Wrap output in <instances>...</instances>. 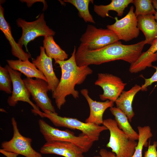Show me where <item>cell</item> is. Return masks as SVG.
I'll list each match as a JSON object with an SVG mask.
<instances>
[{
	"instance_id": "obj_23",
	"label": "cell",
	"mask_w": 157,
	"mask_h": 157,
	"mask_svg": "<svg viewBox=\"0 0 157 157\" xmlns=\"http://www.w3.org/2000/svg\"><path fill=\"white\" fill-rule=\"evenodd\" d=\"M43 45L47 56L53 59L55 61H64L68 58V54L56 43L53 36L44 37Z\"/></svg>"
},
{
	"instance_id": "obj_21",
	"label": "cell",
	"mask_w": 157,
	"mask_h": 157,
	"mask_svg": "<svg viewBox=\"0 0 157 157\" xmlns=\"http://www.w3.org/2000/svg\"><path fill=\"white\" fill-rule=\"evenodd\" d=\"M133 0H112L111 2L106 5H94V10L99 16L105 18L109 16V12L114 11L117 13V15L122 16L125 8L130 3H132Z\"/></svg>"
},
{
	"instance_id": "obj_28",
	"label": "cell",
	"mask_w": 157,
	"mask_h": 157,
	"mask_svg": "<svg viewBox=\"0 0 157 157\" xmlns=\"http://www.w3.org/2000/svg\"><path fill=\"white\" fill-rule=\"evenodd\" d=\"M153 67L156 69V71L151 76L148 78H144L145 80V83L141 87V90L146 91L147 90V87L151 85L155 82H157V67L153 66Z\"/></svg>"
},
{
	"instance_id": "obj_7",
	"label": "cell",
	"mask_w": 157,
	"mask_h": 157,
	"mask_svg": "<svg viewBox=\"0 0 157 157\" xmlns=\"http://www.w3.org/2000/svg\"><path fill=\"white\" fill-rule=\"evenodd\" d=\"M119 40L111 30L108 28H97L89 24L80 39L81 43L90 50L101 48Z\"/></svg>"
},
{
	"instance_id": "obj_1",
	"label": "cell",
	"mask_w": 157,
	"mask_h": 157,
	"mask_svg": "<svg viewBox=\"0 0 157 157\" xmlns=\"http://www.w3.org/2000/svg\"><path fill=\"white\" fill-rule=\"evenodd\" d=\"M145 44L144 40L130 45L123 44L119 41L101 48L90 50L81 44L75 53L76 60L80 67L99 65L118 60L131 65L141 56Z\"/></svg>"
},
{
	"instance_id": "obj_29",
	"label": "cell",
	"mask_w": 157,
	"mask_h": 157,
	"mask_svg": "<svg viewBox=\"0 0 157 157\" xmlns=\"http://www.w3.org/2000/svg\"><path fill=\"white\" fill-rule=\"evenodd\" d=\"M157 142L154 141L153 144L148 146L147 151H145L144 157H157Z\"/></svg>"
},
{
	"instance_id": "obj_20",
	"label": "cell",
	"mask_w": 157,
	"mask_h": 157,
	"mask_svg": "<svg viewBox=\"0 0 157 157\" xmlns=\"http://www.w3.org/2000/svg\"><path fill=\"white\" fill-rule=\"evenodd\" d=\"M6 61L10 67L23 74L26 77L40 78L47 82L42 73L29 60L23 61L19 59L7 60Z\"/></svg>"
},
{
	"instance_id": "obj_3",
	"label": "cell",
	"mask_w": 157,
	"mask_h": 157,
	"mask_svg": "<svg viewBox=\"0 0 157 157\" xmlns=\"http://www.w3.org/2000/svg\"><path fill=\"white\" fill-rule=\"evenodd\" d=\"M39 115L49 119L56 126L79 130L93 142L99 140L101 132L108 130L103 125L83 122L76 118L61 117L58 115L56 113L48 110L44 112L41 111Z\"/></svg>"
},
{
	"instance_id": "obj_26",
	"label": "cell",
	"mask_w": 157,
	"mask_h": 157,
	"mask_svg": "<svg viewBox=\"0 0 157 157\" xmlns=\"http://www.w3.org/2000/svg\"><path fill=\"white\" fill-rule=\"evenodd\" d=\"M132 3L135 7L134 13L137 17L140 15H154L156 13L151 0H133Z\"/></svg>"
},
{
	"instance_id": "obj_32",
	"label": "cell",
	"mask_w": 157,
	"mask_h": 157,
	"mask_svg": "<svg viewBox=\"0 0 157 157\" xmlns=\"http://www.w3.org/2000/svg\"><path fill=\"white\" fill-rule=\"evenodd\" d=\"M152 2L154 7L156 9V13L154 16L155 20L157 22V0H153Z\"/></svg>"
},
{
	"instance_id": "obj_18",
	"label": "cell",
	"mask_w": 157,
	"mask_h": 157,
	"mask_svg": "<svg viewBox=\"0 0 157 157\" xmlns=\"http://www.w3.org/2000/svg\"><path fill=\"white\" fill-rule=\"evenodd\" d=\"M141 90V87L136 84L129 90H123L115 102L116 107L126 115L130 122L131 121L135 115L132 106L134 98L136 93Z\"/></svg>"
},
{
	"instance_id": "obj_2",
	"label": "cell",
	"mask_w": 157,
	"mask_h": 157,
	"mask_svg": "<svg viewBox=\"0 0 157 157\" xmlns=\"http://www.w3.org/2000/svg\"><path fill=\"white\" fill-rule=\"evenodd\" d=\"M74 47L70 57L64 61H55L61 68V75L59 84L52 92V97L55 99L57 108L60 109L66 102V98L72 95L75 99L79 97V92L75 89L76 85L83 83L88 76L91 74L93 70L88 66L80 67L76 63Z\"/></svg>"
},
{
	"instance_id": "obj_13",
	"label": "cell",
	"mask_w": 157,
	"mask_h": 157,
	"mask_svg": "<svg viewBox=\"0 0 157 157\" xmlns=\"http://www.w3.org/2000/svg\"><path fill=\"white\" fill-rule=\"evenodd\" d=\"M40 152L43 154H55L65 157H84L81 149L68 142L52 141L46 142L41 147Z\"/></svg>"
},
{
	"instance_id": "obj_15",
	"label": "cell",
	"mask_w": 157,
	"mask_h": 157,
	"mask_svg": "<svg viewBox=\"0 0 157 157\" xmlns=\"http://www.w3.org/2000/svg\"><path fill=\"white\" fill-rule=\"evenodd\" d=\"M80 92L86 100L90 110L89 115L85 119V122L99 125L103 124L104 112L108 108L113 107L114 102L108 100L104 102L94 101L89 96L88 91L86 89L81 90Z\"/></svg>"
},
{
	"instance_id": "obj_9",
	"label": "cell",
	"mask_w": 157,
	"mask_h": 157,
	"mask_svg": "<svg viewBox=\"0 0 157 157\" xmlns=\"http://www.w3.org/2000/svg\"><path fill=\"white\" fill-rule=\"evenodd\" d=\"M133 10L134 7L131 6L125 17L120 19L117 17H115V23L106 26L107 28L113 31L117 35L119 40L129 41L137 38L139 35L137 17Z\"/></svg>"
},
{
	"instance_id": "obj_14",
	"label": "cell",
	"mask_w": 157,
	"mask_h": 157,
	"mask_svg": "<svg viewBox=\"0 0 157 157\" xmlns=\"http://www.w3.org/2000/svg\"><path fill=\"white\" fill-rule=\"evenodd\" d=\"M39 55L35 59L32 60V63L41 71L46 78L49 91L52 93L57 87L60 80L57 77L53 70L52 58L46 55L44 48L40 47Z\"/></svg>"
},
{
	"instance_id": "obj_4",
	"label": "cell",
	"mask_w": 157,
	"mask_h": 157,
	"mask_svg": "<svg viewBox=\"0 0 157 157\" xmlns=\"http://www.w3.org/2000/svg\"><path fill=\"white\" fill-rule=\"evenodd\" d=\"M103 125L108 130L110 137L106 147L111 149L117 157H131L133 155L138 142L130 138L118 127L115 119L104 120Z\"/></svg>"
},
{
	"instance_id": "obj_27",
	"label": "cell",
	"mask_w": 157,
	"mask_h": 157,
	"mask_svg": "<svg viewBox=\"0 0 157 157\" xmlns=\"http://www.w3.org/2000/svg\"><path fill=\"white\" fill-rule=\"evenodd\" d=\"M12 81L8 71L6 67L0 66V90L6 93H12Z\"/></svg>"
},
{
	"instance_id": "obj_5",
	"label": "cell",
	"mask_w": 157,
	"mask_h": 157,
	"mask_svg": "<svg viewBox=\"0 0 157 157\" xmlns=\"http://www.w3.org/2000/svg\"><path fill=\"white\" fill-rule=\"evenodd\" d=\"M40 130L46 142L61 141L72 143L80 148L83 152H88L93 142L82 133L76 135L68 129L62 130L55 128L47 124L44 120H38Z\"/></svg>"
},
{
	"instance_id": "obj_31",
	"label": "cell",
	"mask_w": 157,
	"mask_h": 157,
	"mask_svg": "<svg viewBox=\"0 0 157 157\" xmlns=\"http://www.w3.org/2000/svg\"><path fill=\"white\" fill-rule=\"evenodd\" d=\"M22 2H25L26 3L27 6L30 7L35 2H44V0H20Z\"/></svg>"
},
{
	"instance_id": "obj_22",
	"label": "cell",
	"mask_w": 157,
	"mask_h": 157,
	"mask_svg": "<svg viewBox=\"0 0 157 157\" xmlns=\"http://www.w3.org/2000/svg\"><path fill=\"white\" fill-rule=\"evenodd\" d=\"M110 110L115 117V120L119 128L122 130L130 138L138 140L139 134L132 128L126 115L120 109L112 107Z\"/></svg>"
},
{
	"instance_id": "obj_25",
	"label": "cell",
	"mask_w": 157,
	"mask_h": 157,
	"mask_svg": "<svg viewBox=\"0 0 157 157\" xmlns=\"http://www.w3.org/2000/svg\"><path fill=\"white\" fill-rule=\"evenodd\" d=\"M65 2L72 4L78 10L81 17L86 22L95 23L93 17L90 14L88 9L90 3L93 2L90 0H65Z\"/></svg>"
},
{
	"instance_id": "obj_30",
	"label": "cell",
	"mask_w": 157,
	"mask_h": 157,
	"mask_svg": "<svg viewBox=\"0 0 157 157\" xmlns=\"http://www.w3.org/2000/svg\"><path fill=\"white\" fill-rule=\"evenodd\" d=\"M99 153L101 157H117L114 153L104 149H101Z\"/></svg>"
},
{
	"instance_id": "obj_17",
	"label": "cell",
	"mask_w": 157,
	"mask_h": 157,
	"mask_svg": "<svg viewBox=\"0 0 157 157\" xmlns=\"http://www.w3.org/2000/svg\"><path fill=\"white\" fill-rule=\"evenodd\" d=\"M157 60V38L153 41L149 49L142 53L138 59L131 65L129 71L131 73H137L147 67H153L152 63Z\"/></svg>"
},
{
	"instance_id": "obj_16",
	"label": "cell",
	"mask_w": 157,
	"mask_h": 157,
	"mask_svg": "<svg viewBox=\"0 0 157 157\" xmlns=\"http://www.w3.org/2000/svg\"><path fill=\"white\" fill-rule=\"evenodd\" d=\"M4 11L3 8L0 4V29L9 42L11 47L12 54L18 59L23 61L28 60L31 58V55L25 52L22 49V47L14 40L12 34L10 26L4 18Z\"/></svg>"
},
{
	"instance_id": "obj_12",
	"label": "cell",
	"mask_w": 157,
	"mask_h": 157,
	"mask_svg": "<svg viewBox=\"0 0 157 157\" xmlns=\"http://www.w3.org/2000/svg\"><path fill=\"white\" fill-rule=\"evenodd\" d=\"M94 84L100 86L103 90V93L99 95L101 100H108L114 102L123 91L126 83L123 82L117 76L100 73L98 74V78Z\"/></svg>"
},
{
	"instance_id": "obj_6",
	"label": "cell",
	"mask_w": 157,
	"mask_h": 157,
	"mask_svg": "<svg viewBox=\"0 0 157 157\" xmlns=\"http://www.w3.org/2000/svg\"><path fill=\"white\" fill-rule=\"evenodd\" d=\"M16 22L17 26L22 29V35L18 43L22 47L24 46L27 52V45L30 41L38 37L53 36L55 34V32L47 25L43 13L34 21L28 22L19 18Z\"/></svg>"
},
{
	"instance_id": "obj_33",
	"label": "cell",
	"mask_w": 157,
	"mask_h": 157,
	"mask_svg": "<svg viewBox=\"0 0 157 157\" xmlns=\"http://www.w3.org/2000/svg\"><path fill=\"white\" fill-rule=\"evenodd\" d=\"M18 155L12 153H7L5 155V156L6 157H17Z\"/></svg>"
},
{
	"instance_id": "obj_24",
	"label": "cell",
	"mask_w": 157,
	"mask_h": 157,
	"mask_svg": "<svg viewBox=\"0 0 157 157\" xmlns=\"http://www.w3.org/2000/svg\"><path fill=\"white\" fill-rule=\"evenodd\" d=\"M137 129L139 134L138 142L134 153L131 157H142L144 146H147L148 140L153 136L151 128L149 126H138Z\"/></svg>"
},
{
	"instance_id": "obj_11",
	"label": "cell",
	"mask_w": 157,
	"mask_h": 157,
	"mask_svg": "<svg viewBox=\"0 0 157 157\" xmlns=\"http://www.w3.org/2000/svg\"><path fill=\"white\" fill-rule=\"evenodd\" d=\"M5 66L11 77L13 87L12 95L7 100L8 104L10 106L14 107L19 101L27 102L33 108L31 110L32 112L36 114L40 110L30 99L31 95L21 78V73L12 69L8 65Z\"/></svg>"
},
{
	"instance_id": "obj_10",
	"label": "cell",
	"mask_w": 157,
	"mask_h": 157,
	"mask_svg": "<svg viewBox=\"0 0 157 157\" xmlns=\"http://www.w3.org/2000/svg\"><path fill=\"white\" fill-rule=\"evenodd\" d=\"M23 80L37 107L43 112L48 110L56 113L48 95L47 92L49 90L47 81L40 78L33 79L27 77L23 79Z\"/></svg>"
},
{
	"instance_id": "obj_8",
	"label": "cell",
	"mask_w": 157,
	"mask_h": 157,
	"mask_svg": "<svg viewBox=\"0 0 157 157\" xmlns=\"http://www.w3.org/2000/svg\"><path fill=\"white\" fill-rule=\"evenodd\" d=\"M11 122L13 136L10 140L4 141L1 143L2 149L25 157H42L41 153L36 151L32 148V139L23 136L20 133L15 118H12Z\"/></svg>"
},
{
	"instance_id": "obj_34",
	"label": "cell",
	"mask_w": 157,
	"mask_h": 157,
	"mask_svg": "<svg viewBox=\"0 0 157 157\" xmlns=\"http://www.w3.org/2000/svg\"><path fill=\"white\" fill-rule=\"evenodd\" d=\"M93 157H101L100 156H94Z\"/></svg>"
},
{
	"instance_id": "obj_19",
	"label": "cell",
	"mask_w": 157,
	"mask_h": 157,
	"mask_svg": "<svg viewBox=\"0 0 157 157\" xmlns=\"http://www.w3.org/2000/svg\"><path fill=\"white\" fill-rule=\"evenodd\" d=\"M138 26L143 33L145 44H151L157 38V22L153 15L137 16Z\"/></svg>"
}]
</instances>
